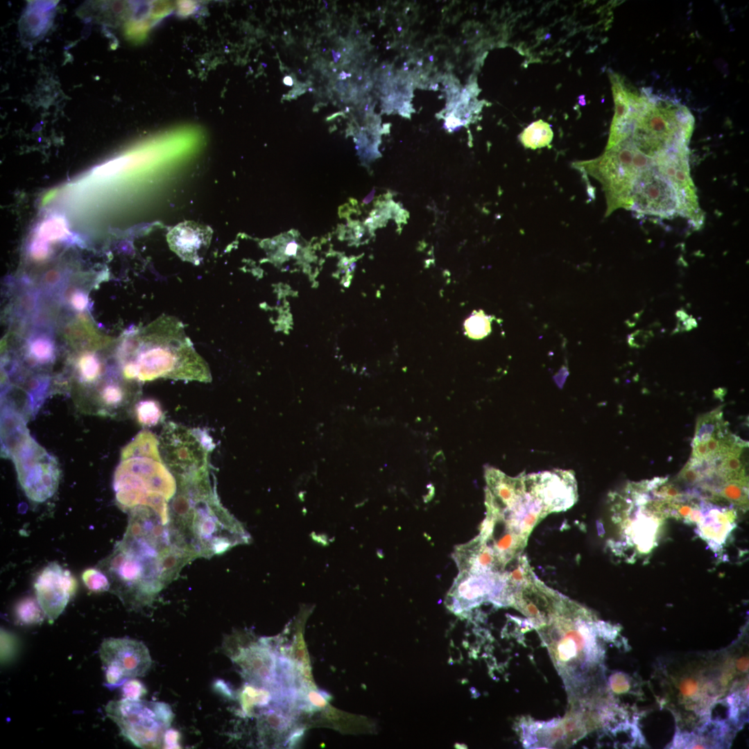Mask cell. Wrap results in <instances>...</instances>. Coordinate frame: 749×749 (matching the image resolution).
<instances>
[{
	"label": "cell",
	"mask_w": 749,
	"mask_h": 749,
	"mask_svg": "<svg viewBox=\"0 0 749 749\" xmlns=\"http://www.w3.org/2000/svg\"><path fill=\"white\" fill-rule=\"evenodd\" d=\"M630 209L640 215L670 218L680 215L678 194L669 180L653 164L639 175Z\"/></svg>",
	"instance_id": "7c38bea8"
},
{
	"label": "cell",
	"mask_w": 749,
	"mask_h": 749,
	"mask_svg": "<svg viewBox=\"0 0 749 749\" xmlns=\"http://www.w3.org/2000/svg\"><path fill=\"white\" fill-rule=\"evenodd\" d=\"M347 76H350V74H346V73H345V72H344V71H342V72H341V74H339V77H338V79H340V80H344V79H345V78H347Z\"/></svg>",
	"instance_id": "f35d334b"
},
{
	"label": "cell",
	"mask_w": 749,
	"mask_h": 749,
	"mask_svg": "<svg viewBox=\"0 0 749 749\" xmlns=\"http://www.w3.org/2000/svg\"><path fill=\"white\" fill-rule=\"evenodd\" d=\"M212 230L209 227L187 221L174 227L167 235L170 248L183 261L198 265L209 246Z\"/></svg>",
	"instance_id": "2e32d148"
},
{
	"label": "cell",
	"mask_w": 749,
	"mask_h": 749,
	"mask_svg": "<svg viewBox=\"0 0 749 749\" xmlns=\"http://www.w3.org/2000/svg\"><path fill=\"white\" fill-rule=\"evenodd\" d=\"M177 481L162 460L135 456L122 458L114 476L117 501L129 511L145 506L169 522V503L176 493Z\"/></svg>",
	"instance_id": "5b68a950"
},
{
	"label": "cell",
	"mask_w": 749,
	"mask_h": 749,
	"mask_svg": "<svg viewBox=\"0 0 749 749\" xmlns=\"http://www.w3.org/2000/svg\"><path fill=\"white\" fill-rule=\"evenodd\" d=\"M236 662L252 682L265 686L275 684V658L264 646L255 645L243 649Z\"/></svg>",
	"instance_id": "e0dca14e"
},
{
	"label": "cell",
	"mask_w": 749,
	"mask_h": 749,
	"mask_svg": "<svg viewBox=\"0 0 749 749\" xmlns=\"http://www.w3.org/2000/svg\"><path fill=\"white\" fill-rule=\"evenodd\" d=\"M107 685L116 687L128 680L143 676L152 660L147 647L128 638H107L99 650Z\"/></svg>",
	"instance_id": "8fae6325"
},
{
	"label": "cell",
	"mask_w": 749,
	"mask_h": 749,
	"mask_svg": "<svg viewBox=\"0 0 749 749\" xmlns=\"http://www.w3.org/2000/svg\"><path fill=\"white\" fill-rule=\"evenodd\" d=\"M487 519L497 535L513 536L524 547L535 526L551 513L577 501L574 472L553 470L511 478L489 471L486 476Z\"/></svg>",
	"instance_id": "7a4b0ae2"
},
{
	"label": "cell",
	"mask_w": 749,
	"mask_h": 749,
	"mask_svg": "<svg viewBox=\"0 0 749 749\" xmlns=\"http://www.w3.org/2000/svg\"><path fill=\"white\" fill-rule=\"evenodd\" d=\"M31 352L39 361H46L51 356L52 348L46 341L40 340L31 346Z\"/></svg>",
	"instance_id": "f1b7e54d"
},
{
	"label": "cell",
	"mask_w": 749,
	"mask_h": 749,
	"mask_svg": "<svg viewBox=\"0 0 749 749\" xmlns=\"http://www.w3.org/2000/svg\"><path fill=\"white\" fill-rule=\"evenodd\" d=\"M694 125L690 112L678 103L648 96L630 138L639 151L653 159L687 147Z\"/></svg>",
	"instance_id": "8992f818"
},
{
	"label": "cell",
	"mask_w": 749,
	"mask_h": 749,
	"mask_svg": "<svg viewBox=\"0 0 749 749\" xmlns=\"http://www.w3.org/2000/svg\"><path fill=\"white\" fill-rule=\"evenodd\" d=\"M15 613L17 619L24 624H35L44 619V611L37 601L26 598L18 603Z\"/></svg>",
	"instance_id": "d4e9b609"
},
{
	"label": "cell",
	"mask_w": 749,
	"mask_h": 749,
	"mask_svg": "<svg viewBox=\"0 0 749 749\" xmlns=\"http://www.w3.org/2000/svg\"><path fill=\"white\" fill-rule=\"evenodd\" d=\"M55 6L53 1H35L30 3L23 20L27 36L35 38L46 31Z\"/></svg>",
	"instance_id": "ac0fdd59"
},
{
	"label": "cell",
	"mask_w": 749,
	"mask_h": 749,
	"mask_svg": "<svg viewBox=\"0 0 749 749\" xmlns=\"http://www.w3.org/2000/svg\"><path fill=\"white\" fill-rule=\"evenodd\" d=\"M112 553L100 564L109 589L131 608L144 606L196 558L184 541L153 509L136 506Z\"/></svg>",
	"instance_id": "6da1fadb"
},
{
	"label": "cell",
	"mask_w": 749,
	"mask_h": 749,
	"mask_svg": "<svg viewBox=\"0 0 749 749\" xmlns=\"http://www.w3.org/2000/svg\"><path fill=\"white\" fill-rule=\"evenodd\" d=\"M105 712L118 725L121 734L142 748L162 746L173 717L167 704L139 698L110 701Z\"/></svg>",
	"instance_id": "9c48e42d"
},
{
	"label": "cell",
	"mask_w": 749,
	"mask_h": 749,
	"mask_svg": "<svg viewBox=\"0 0 749 749\" xmlns=\"http://www.w3.org/2000/svg\"><path fill=\"white\" fill-rule=\"evenodd\" d=\"M176 481L169 524L196 558H210L247 542L242 525L221 503L209 470Z\"/></svg>",
	"instance_id": "3957f363"
},
{
	"label": "cell",
	"mask_w": 749,
	"mask_h": 749,
	"mask_svg": "<svg viewBox=\"0 0 749 749\" xmlns=\"http://www.w3.org/2000/svg\"><path fill=\"white\" fill-rule=\"evenodd\" d=\"M680 477L688 484H694L701 479L700 473L696 467L690 464L687 465L681 471Z\"/></svg>",
	"instance_id": "d6a6232c"
},
{
	"label": "cell",
	"mask_w": 749,
	"mask_h": 749,
	"mask_svg": "<svg viewBox=\"0 0 749 749\" xmlns=\"http://www.w3.org/2000/svg\"><path fill=\"white\" fill-rule=\"evenodd\" d=\"M284 83L288 86H292L293 85V80L291 76H286L284 78Z\"/></svg>",
	"instance_id": "8d00e7d4"
},
{
	"label": "cell",
	"mask_w": 749,
	"mask_h": 749,
	"mask_svg": "<svg viewBox=\"0 0 749 749\" xmlns=\"http://www.w3.org/2000/svg\"><path fill=\"white\" fill-rule=\"evenodd\" d=\"M653 164L673 184L679 198L680 215L690 220L696 227H700L703 214L690 174L688 148L662 153L653 158Z\"/></svg>",
	"instance_id": "4fadbf2b"
},
{
	"label": "cell",
	"mask_w": 749,
	"mask_h": 749,
	"mask_svg": "<svg viewBox=\"0 0 749 749\" xmlns=\"http://www.w3.org/2000/svg\"><path fill=\"white\" fill-rule=\"evenodd\" d=\"M213 448L212 439L203 431L173 422L166 424L159 438L162 461L175 479L209 469Z\"/></svg>",
	"instance_id": "30bf717a"
},
{
	"label": "cell",
	"mask_w": 749,
	"mask_h": 749,
	"mask_svg": "<svg viewBox=\"0 0 749 749\" xmlns=\"http://www.w3.org/2000/svg\"><path fill=\"white\" fill-rule=\"evenodd\" d=\"M6 426L3 438L15 465L19 483L29 499L44 502L53 495L58 487V463L30 436L18 416L7 418Z\"/></svg>",
	"instance_id": "ba28073f"
},
{
	"label": "cell",
	"mask_w": 749,
	"mask_h": 749,
	"mask_svg": "<svg viewBox=\"0 0 749 749\" xmlns=\"http://www.w3.org/2000/svg\"><path fill=\"white\" fill-rule=\"evenodd\" d=\"M493 317L483 310L474 311L464 322V329L467 337L479 340L488 336L492 331Z\"/></svg>",
	"instance_id": "603a6c76"
},
{
	"label": "cell",
	"mask_w": 749,
	"mask_h": 749,
	"mask_svg": "<svg viewBox=\"0 0 749 749\" xmlns=\"http://www.w3.org/2000/svg\"><path fill=\"white\" fill-rule=\"evenodd\" d=\"M746 483V481H730L723 488L721 495L732 501L746 503V492L743 487Z\"/></svg>",
	"instance_id": "4316f807"
},
{
	"label": "cell",
	"mask_w": 749,
	"mask_h": 749,
	"mask_svg": "<svg viewBox=\"0 0 749 749\" xmlns=\"http://www.w3.org/2000/svg\"><path fill=\"white\" fill-rule=\"evenodd\" d=\"M693 454L696 458H707L708 456V451L706 442H698L697 443H695V448L694 449Z\"/></svg>",
	"instance_id": "836d02e7"
},
{
	"label": "cell",
	"mask_w": 749,
	"mask_h": 749,
	"mask_svg": "<svg viewBox=\"0 0 749 749\" xmlns=\"http://www.w3.org/2000/svg\"><path fill=\"white\" fill-rule=\"evenodd\" d=\"M706 442L708 456H712L719 453V442L716 438L711 437Z\"/></svg>",
	"instance_id": "e575fe53"
},
{
	"label": "cell",
	"mask_w": 749,
	"mask_h": 749,
	"mask_svg": "<svg viewBox=\"0 0 749 749\" xmlns=\"http://www.w3.org/2000/svg\"><path fill=\"white\" fill-rule=\"evenodd\" d=\"M37 601L50 621H55L74 595L77 582L71 572L57 562H51L36 578Z\"/></svg>",
	"instance_id": "5bb4252c"
},
{
	"label": "cell",
	"mask_w": 749,
	"mask_h": 749,
	"mask_svg": "<svg viewBox=\"0 0 749 749\" xmlns=\"http://www.w3.org/2000/svg\"><path fill=\"white\" fill-rule=\"evenodd\" d=\"M122 692L124 698L138 699L146 691L139 681L130 679L123 683Z\"/></svg>",
	"instance_id": "83f0119b"
},
{
	"label": "cell",
	"mask_w": 749,
	"mask_h": 749,
	"mask_svg": "<svg viewBox=\"0 0 749 749\" xmlns=\"http://www.w3.org/2000/svg\"><path fill=\"white\" fill-rule=\"evenodd\" d=\"M653 336L651 331L638 329L629 336L628 343L630 346L633 347H644L652 338Z\"/></svg>",
	"instance_id": "4dcf8cb0"
},
{
	"label": "cell",
	"mask_w": 749,
	"mask_h": 749,
	"mask_svg": "<svg viewBox=\"0 0 749 749\" xmlns=\"http://www.w3.org/2000/svg\"><path fill=\"white\" fill-rule=\"evenodd\" d=\"M653 164V159L639 151L628 137L600 157L574 162L573 166L601 183L606 198L607 216L618 209H630L635 182Z\"/></svg>",
	"instance_id": "52a82bcc"
},
{
	"label": "cell",
	"mask_w": 749,
	"mask_h": 749,
	"mask_svg": "<svg viewBox=\"0 0 749 749\" xmlns=\"http://www.w3.org/2000/svg\"><path fill=\"white\" fill-rule=\"evenodd\" d=\"M676 316L678 318V324L676 329L674 331L675 332L689 331L692 328L696 327V320L689 316L685 311H678L676 312Z\"/></svg>",
	"instance_id": "1f68e13d"
},
{
	"label": "cell",
	"mask_w": 749,
	"mask_h": 749,
	"mask_svg": "<svg viewBox=\"0 0 749 749\" xmlns=\"http://www.w3.org/2000/svg\"><path fill=\"white\" fill-rule=\"evenodd\" d=\"M83 579L86 586L92 591L103 592L109 589L110 583L106 576L99 569H89L86 570Z\"/></svg>",
	"instance_id": "484cf974"
},
{
	"label": "cell",
	"mask_w": 749,
	"mask_h": 749,
	"mask_svg": "<svg viewBox=\"0 0 749 749\" xmlns=\"http://www.w3.org/2000/svg\"><path fill=\"white\" fill-rule=\"evenodd\" d=\"M130 338L119 358L126 378L211 381L207 364L195 350L178 318L162 316Z\"/></svg>",
	"instance_id": "277c9868"
},
{
	"label": "cell",
	"mask_w": 749,
	"mask_h": 749,
	"mask_svg": "<svg viewBox=\"0 0 749 749\" xmlns=\"http://www.w3.org/2000/svg\"><path fill=\"white\" fill-rule=\"evenodd\" d=\"M135 408L137 420L142 426H155L163 418L162 409L154 400L139 402Z\"/></svg>",
	"instance_id": "cb8c5ba5"
},
{
	"label": "cell",
	"mask_w": 749,
	"mask_h": 749,
	"mask_svg": "<svg viewBox=\"0 0 749 749\" xmlns=\"http://www.w3.org/2000/svg\"><path fill=\"white\" fill-rule=\"evenodd\" d=\"M731 517L732 513L730 510L724 513L717 509L709 510L708 516L705 518L703 516L699 522L701 535L712 543L721 544L730 531L729 517Z\"/></svg>",
	"instance_id": "d6986e66"
},
{
	"label": "cell",
	"mask_w": 749,
	"mask_h": 749,
	"mask_svg": "<svg viewBox=\"0 0 749 749\" xmlns=\"http://www.w3.org/2000/svg\"><path fill=\"white\" fill-rule=\"evenodd\" d=\"M614 101V115L605 150L610 149L630 137L634 123L644 106L648 96L637 95L625 86L615 74L610 75Z\"/></svg>",
	"instance_id": "9a60e30c"
},
{
	"label": "cell",
	"mask_w": 749,
	"mask_h": 749,
	"mask_svg": "<svg viewBox=\"0 0 749 749\" xmlns=\"http://www.w3.org/2000/svg\"><path fill=\"white\" fill-rule=\"evenodd\" d=\"M552 137L553 132L549 124L542 120L531 124L520 135V139L524 146L531 148L548 145Z\"/></svg>",
	"instance_id": "7402d4cb"
},
{
	"label": "cell",
	"mask_w": 749,
	"mask_h": 749,
	"mask_svg": "<svg viewBox=\"0 0 749 749\" xmlns=\"http://www.w3.org/2000/svg\"><path fill=\"white\" fill-rule=\"evenodd\" d=\"M259 724L264 737L277 741L289 730L291 721L281 711L269 710L261 716Z\"/></svg>",
	"instance_id": "44dd1931"
},
{
	"label": "cell",
	"mask_w": 749,
	"mask_h": 749,
	"mask_svg": "<svg viewBox=\"0 0 749 749\" xmlns=\"http://www.w3.org/2000/svg\"><path fill=\"white\" fill-rule=\"evenodd\" d=\"M72 301L74 306L78 309H82L85 305V298L82 295H75Z\"/></svg>",
	"instance_id": "d590c367"
},
{
	"label": "cell",
	"mask_w": 749,
	"mask_h": 749,
	"mask_svg": "<svg viewBox=\"0 0 749 749\" xmlns=\"http://www.w3.org/2000/svg\"><path fill=\"white\" fill-rule=\"evenodd\" d=\"M332 55H333V57H334V61H335V62H338V59H339V58H341V53H339V52H335L334 51H332Z\"/></svg>",
	"instance_id": "74e56055"
},
{
	"label": "cell",
	"mask_w": 749,
	"mask_h": 749,
	"mask_svg": "<svg viewBox=\"0 0 749 749\" xmlns=\"http://www.w3.org/2000/svg\"><path fill=\"white\" fill-rule=\"evenodd\" d=\"M135 456H150L162 460L159 449V440L150 431H143L129 443L121 452V459Z\"/></svg>",
	"instance_id": "ffe728a7"
},
{
	"label": "cell",
	"mask_w": 749,
	"mask_h": 749,
	"mask_svg": "<svg viewBox=\"0 0 749 749\" xmlns=\"http://www.w3.org/2000/svg\"><path fill=\"white\" fill-rule=\"evenodd\" d=\"M1 657L3 662L12 657L15 649V640L10 635L1 630Z\"/></svg>",
	"instance_id": "f546056e"
}]
</instances>
